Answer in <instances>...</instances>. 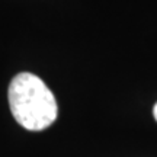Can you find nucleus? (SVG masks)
I'll return each instance as SVG.
<instances>
[{
  "instance_id": "f257e3e1",
  "label": "nucleus",
  "mask_w": 157,
  "mask_h": 157,
  "mask_svg": "<svg viewBox=\"0 0 157 157\" xmlns=\"http://www.w3.org/2000/svg\"><path fill=\"white\" fill-rule=\"evenodd\" d=\"M13 118L29 131H42L56 121L58 106L48 86L32 73L13 77L7 92Z\"/></svg>"
},
{
  "instance_id": "f03ea898",
  "label": "nucleus",
  "mask_w": 157,
  "mask_h": 157,
  "mask_svg": "<svg viewBox=\"0 0 157 157\" xmlns=\"http://www.w3.org/2000/svg\"><path fill=\"white\" fill-rule=\"evenodd\" d=\"M153 115H154V118H156V121H157V103L154 105V109H153Z\"/></svg>"
}]
</instances>
